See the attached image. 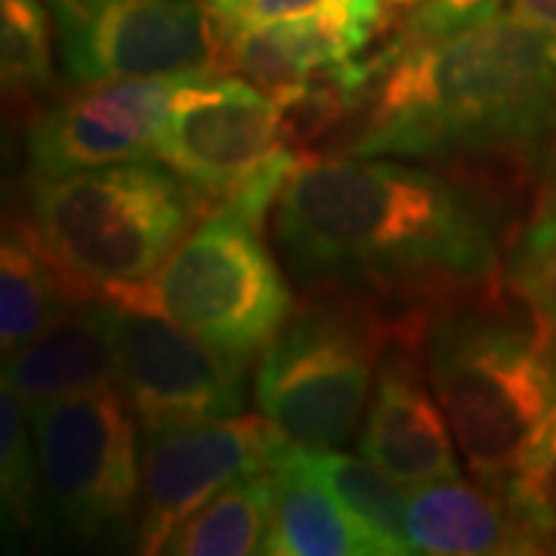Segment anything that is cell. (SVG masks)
<instances>
[{
    "mask_svg": "<svg viewBox=\"0 0 556 556\" xmlns=\"http://www.w3.org/2000/svg\"><path fill=\"white\" fill-rule=\"evenodd\" d=\"M532 199L529 217L507 244L504 281L507 291L556 334V177Z\"/></svg>",
    "mask_w": 556,
    "mask_h": 556,
    "instance_id": "obj_22",
    "label": "cell"
},
{
    "mask_svg": "<svg viewBox=\"0 0 556 556\" xmlns=\"http://www.w3.org/2000/svg\"><path fill=\"white\" fill-rule=\"evenodd\" d=\"M343 294H306L263 350L257 408L300 448H340L356 437L387 340L399 321Z\"/></svg>",
    "mask_w": 556,
    "mask_h": 556,
    "instance_id": "obj_5",
    "label": "cell"
},
{
    "mask_svg": "<svg viewBox=\"0 0 556 556\" xmlns=\"http://www.w3.org/2000/svg\"><path fill=\"white\" fill-rule=\"evenodd\" d=\"M211 201L159 159L28 177L20 214L84 300H118L167 263Z\"/></svg>",
    "mask_w": 556,
    "mask_h": 556,
    "instance_id": "obj_4",
    "label": "cell"
},
{
    "mask_svg": "<svg viewBox=\"0 0 556 556\" xmlns=\"http://www.w3.org/2000/svg\"><path fill=\"white\" fill-rule=\"evenodd\" d=\"M115 300L72 306L47 331L7 356L3 380L28 405L65 399L115 383Z\"/></svg>",
    "mask_w": 556,
    "mask_h": 556,
    "instance_id": "obj_15",
    "label": "cell"
},
{
    "mask_svg": "<svg viewBox=\"0 0 556 556\" xmlns=\"http://www.w3.org/2000/svg\"><path fill=\"white\" fill-rule=\"evenodd\" d=\"M263 554L371 556L353 519L309 467L306 448L300 445H291L273 464V514Z\"/></svg>",
    "mask_w": 556,
    "mask_h": 556,
    "instance_id": "obj_17",
    "label": "cell"
},
{
    "mask_svg": "<svg viewBox=\"0 0 556 556\" xmlns=\"http://www.w3.org/2000/svg\"><path fill=\"white\" fill-rule=\"evenodd\" d=\"M507 10L517 13L519 20L556 35V0H507Z\"/></svg>",
    "mask_w": 556,
    "mask_h": 556,
    "instance_id": "obj_26",
    "label": "cell"
},
{
    "mask_svg": "<svg viewBox=\"0 0 556 556\" xmlns=\"http://www.w3.org/2000/svg\"><path fill=\"white\" fill-rule=\"evenodd\" d=\"M214 75V72H211ZM195 75L75 84L28 124V177H62L121 161L155 159L177 90Z\"/></svg>",
    "mask_w": 556,
    "mask_h": 556,
    "instance_id": "obj_12",
    "label": "cell"
},
{
    "mask_svg": "<svg viewBox=\"0 0 556 556\" xmlns=\"http://www.w3.org/2000/svg\"><path fill=\"white\" fill-rule=\"evenodd\" d=\"M387 0H321L298 20L219 25L223 68L257 84L285 109L321 72L358 60L387 25Z\"/></svg>",
    "mask_w": 556,
    "mask_h": 556,
    "instance_id": "obj_14",
    "label": "cell"
},
{
    "mask_svg": "<svg viewBox=\"0 0 556 556\" xmlns=\"http://www.w3.org/2000/svg\"><path fill=\"white\" fill-rule=\"evenodd\" d=\"M273 514V467L239 479L179 526L164 554L248 556L263 554Z\"/></svg>",
    "mask_w": 556,
    "mask_h": 556,
    "instance_id": "obj_20",
    "label": "cell"
},
{
    "mask_svg": "<svg viewBox=\"0 0 556 556\" xmlns=\"http://www.w3.org/2000/svg\"><path fill=\"white\" fill-rule=\"evenodd\" d=\"M510 199L420 161L300 159L276 204V241L303 294L430 316L507 288Z\"/></svg>",
    "mask_w": 556,
    "mask_h": 556,
    "instance_id": "obj_1",
    "label": "cell"
},
{
    "mask_svg": "<svg viewBox=\"0 0 556 556\" xmlns=\"http://www.w3.org/2000/svg\"><path fill=\"white\" fill-rule=\"evenodd\" d=\"M504 497L538 541L556 532V393L532 439L526 442Z\"/></svg>",
    "mask_w": 556,
    "mask_h": 556,
    "instance_id": "obj_24",
    "label": "cell"
},
{
    "mask_svg": "<svg viewBox=\"0 0 556 556\" xmlns=\"http://www.w3.org/2000/svg\"><path fill=\"white\" fill-rule=\"evenodd\" d=\"M87 303L68 278L40 251L25 219L16 217L3 229L0 244V346L16 353L40 331H47L72 306Z\"/></svg>",
    "mask_w": 556,
    "mask_h": 556,
    "instance_id": "obj_18",
    "label": "cell"
},
{
    "mask_svg": "<svg viewBox=\"0 0 556 556\" xmlns=\"http://www.w3.org/2000/svg\"><path fill=\"white\" fill-rule=\"evenodd\" d=\"M408 535L415 554H538L535 532L514 514L507 497L460 477L415 489L408 497Z\"/></svg>",
    "mask_w": 556,
    "mask_h": 556,
    "instance_id": "obj_16",
    "label": "cell"
},
{
    "mask_svg": "<svg viewBox=\"0 0 556 556\" xmlns=\"http://www.w3.org/2000/svg\"><path fill=\"white\" fill-rule=\"evenodd\" d=\"M501 3L504 0H430V3L417 7L412 13H405L399 38L437 40L445 38V35H455L460 28L504 10Z\"/></svg>",
    "mask_w": 556,
    "mask_h": 556,
    "instance_id": "obj_25",
    "label": "cell"
},
{
    "mask_svg": "<svg viewBox=\"0 0 556 556\" xmlns=\"http://www.w3.org/2000/svg\"><path fill=\"white\" fill-rule=\"evenodd\" d=\"M248 362L226 356L182 325L118 303L115 383L142 430L244 412Z\"/></svg>",
    "mask_w": 556,
    "mask_h": 556,
    "instance_id": "obj_11",
    "label": "cell"
},
{
    "mask_svg": "<svg viewBox=\"0 0 556 556\" xmlns=\"http://www.w3.org/2000/svg\"><path fill=\"white\" fill-rule=\"evenodd\" d=\"M306 460L353 519L368 554H415L408 535V497L399 479L371 460L343 455L338 448H306Z\"/></svg>",
    "mask_w": 556,
    "mask_h": 556,
    "instance_id": "obj_19",
    "label": "cell"
},
{
    "mask_svg": "<svg viewBox=\"0 0 556 556\" xmlns=\"http://www.w3.org/2000/svg\"><path fill=\"white\" fill-rule=\"evenodd\" d=\"M115 303L182 325L239 362H254L294 313L263 223L219 201L155 276Z\"/></svg>",
    "mask_w": 556,
    "mask_h": 556,
    "instance_id": "obj_6",
    "label": "cell"
},
{
    "mask_svg": "<svg viewBox=\"0 0 556 556\" xmlns=\"http://www.w3.org/2000/svg\"><path fill=\"white\" fill-rule=\"evenodd\" d=\"M362 109L350 155L535 195L556 177V35L497 10L445 38H396Z\"/></svg>",
    "mask_w": 556,
    "mask_h": 556,
    "instance_id": "obj_2",
    "label": "cell"
},
{
    "mask_svg": "<svg viewBox=\"0 0 556 556\" xmlns=\"http://www.w3.org/2000/svg\"><path fill=\"white\" fill-rule=\"evenodd\" d=\"M0 485L7 517L16 519L20 529H35L43 517L38 448L28 402L7 380L0 387Z\"/></svg>",
    "mask_w": 556,
    "mask_h": 556,
    "instance_id": "obj_23",
    "label": "cell"
},
{
    "mask_svg": "<svg viewBox=\"0 0 556 556\" xmlns=\"http://www.w3.org/2000/svg\"><path fill=\"white\" fill-rule=\"evenodd\" d=\"M281 134L285 109L269 93L241 75L214 72L179 87L152 155L219 204L288 146Z\"/></svg>",
    "mask_w": 556,
    "mask_h": 556,
    "instance_id": "obj_10",
    "label": "cell"
},
{
    "mask_svg": "<svg viewBox=\"0 0 556 556\" xmlns=\"http://www.w3.org/2000/svg\"><path fill=\"white\" fill-rule=\"evenodd\" d=\"M424 321L405 318L387 340L358 433V455L405 489L460 477L457 442L424 362Z\"/></svg>",
    "mask_w": 556,
    "mask_h": 556,
    "instance_id": "obj_13",
    "label": "cell"
},
{
    "mask_svg": "<svg viewBox=\"0 0 556 556\" xmlns=\"http://www.w3.org/2000/svg\"><path fill=\"white\" fill-rule=\"evenodd\" d=\"M68 84L226 72L207 0H47Z\"/></svg>",
    "mask_w": 556,
    "mask_h": 556,
    "instance_id": "obj_8",
    "label": "cell"
},
{
    "mask_svg": "<svg viewBox=\"0 0 556 556\" xmlns=\"http://www.w3.org/2000/svg\"><path fill=\"white\" fill-rule=\"evenodd\" d=\"M504 291L424 321V362L452 437L473 479L501 497L556 393V334Z\"/></svg>",
    "mask_w": 556,
    "mask_h": 556,
    "instance_id": "obj_3",
    "label": "cell"
},
{
    "mask_svg": "<svg viewBox=\"0 0 556 556\" xmlns=\"http://www.w3.org/2000/svg\"><path fill=\"white\" fill-rule=\"evenodd\" d=\"M28 415L43 517L80 544L137 541L142 445L118 383L28 405Z\"/></svg>",
    "mask_w": 556,
    "mask_h": 556,
    "instance_id": "obj_7",
    "label": "cell"
},
{
    "mask_svg": "<svg viewBox=\"0 0 556 556\" xmlns=\"http://www.w3.org/2000/svg\"><path fill=\"white\" fill-rule=\"evenodd\" d=\"M291 445L269 417L244 412L142 430L139 554H164L195 510L239 479L269 470Z\"/></svg>",
    "mask_w": 556,
    "mask_h": 556,
    "instance_id": "obj_9",
    "label": "cell"
},
{
    "mask_svg": "<svg viewBox=\"0 0 556 556\" xmlns=\"http://www.w3.org/2000/svg\"><path fill=\"white\" fill-rule=\"evenodd\" d=\"M0 50L7 105L35 118L38 102L56 87V31L47 0H0Z\"/></svg>",
    "mask_w": 556,
    "mask_h": 556,
    "instance_id": "obj_21",
    "label": "cell"
}]
</instances>
